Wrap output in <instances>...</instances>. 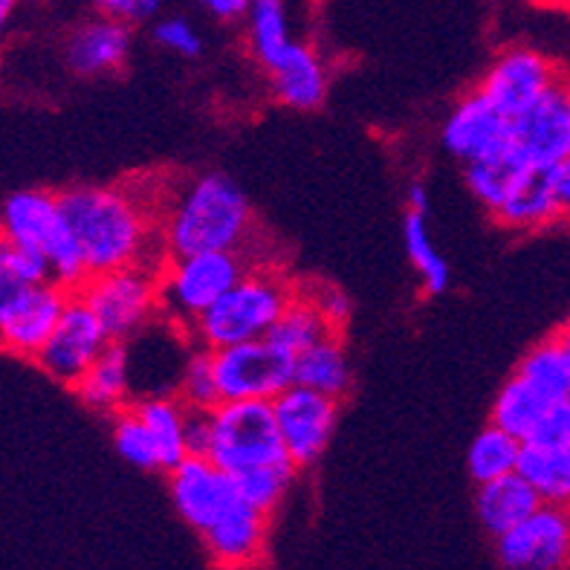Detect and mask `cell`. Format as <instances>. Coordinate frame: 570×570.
<instances>
[{"label":"cell","instance_id":"5bb4252c","mask_svg":"<svg viewBox=\"0 0 570 570\" xmlns=\"http://www.w3.org/2000/svg\"><path fill=\"white\" fill-rule=\"evenodd\" d=\"M72 289L56 282L32 284L0 313V351L21 360H36L43 342L56 331Z\"/></svg>","mask_w":570,"mask_h":570},{"label":"cell","instance_id":"d6a6232c","mask_svg":"<svg viewBox=\"0 0 570 570\" xmlns=\"http://www.w3.org/2000/svg\"><path fill=\"white\" fill-rule=\"evenodd\" d=\"M296 466L293 461L282 463H267V466H255V470L238 472L235 478V487H238L240 501H246L249 507L261 510V513L273 515L278 510L284 499H287L289 487L296 481Z\"/></svg>","mask_w":570,"mask_h":570},{"label":"cell","instance_id":"6da1fadb","mask_svg":"<svg viewBox=\"0 0 570 570\" xmlns=\"http://www.w3.org/2000/svg\"><path fill=\"white\" fill-rule=\"evenodd\" d=\"M58 197L90 275L125 267L157 269L166 261L159 238L163 206L154 209L139 191L125 186H76Z\"/></svg>","mask_w":570,"mask_h":570},{"label":"cell","instance_id":"7dc6e473","mask_svg":"<svg viewBox=\"0 0 570 570\" xmlns=\"http://www.w3.org/2000/svg\"><path fill=\"white\" fill-rule=\"evenodd\" d=\"M562 94H564V101H568V110H570V72H564V79H562Z\"/></svg>","mask_w":570,"mask_h":570},{"label":"cell","instance_id":"c3c4849f","mask_svg":"<svg viewBox=\"0 0 570 570\" xmlns=\"http://www.w3.org/2000/svg\"><path fill=\"white\" fill-rule=\"evenodd\" d=\"M568 9H570V7H568Z\"/></svg>","mask_w":570,"mask_h":570},{"label":"cell","instance_id":"44dd1931","mask_svg":"<svg viewBox=\"0 0 570 570\" xmlns=\"http://www.w3.org/2000/svg\"><path fill=\"white\" fill-rule=\"evenodd\" d=\"M76 397L96 414H119L130 405V351L128 342H110L105 354L72 385Z\"/></svg>","mask_w":570,"mask_h":570},{"label":"cell","instance_id":"60d3db41","mask_svg":"<svg viewBox=\"0 0 570 570\" xmlns=\"http://www.w3.org/2000/svg\"><path fill=\"white\" fill-rule=\"evenodd\" d=\"M553 188H557L559 217H562V224L570 226V157L553 168Z\"/></svg>","mask_w":570,"mask_h":570},{"label":"cell","instance_id":"3957f363","mask_svg":"<svg viewBox=\"0 0 570 570\" xmlns=\"http://www.w3.org/2000/svg\"><path fill=\"white\" fill-rule=\"evenodd\" d=\"M296 289L298 284L289 282L282 269L255 264L188 331L195 333L197 345L206 351L238 345V342L267 340V333L273 331L289 298L296 296Z\"/></svg>","mask_w":570,"mask_h":570},{"label":"cell","instance_id":"4fadbf2b","mask_svg":"<svg viewBox=\"0 0 570 570\" xmlns=\"http://www.w3.org/2000/svg\"><path fill=\"white\" fill-rule=\"evenodd\" d=\"M168 492L188 528L209 530L232 504H238V487L206 455H188L168 472Z\"/></svg>","mask_w":570,"mask_h":570},{"label":"cell","instance_id":"83f0119b","mask_svg":"<svg viewBox=\"0 0 570 570\" xmlns=\"http://www.w3.org/2000/svg\"><path fill=\"white\" fill-rule=\"evenodd\" d=\"M244 18L249 52L267 70V67L275 65V58L293 43L287 3L284 0H249V9H246Z\"/></svg>","mask_w":570,"mask_h":570},{"label":"cell","instance_id":"603a6c76","mask_svg":"<svg viewBox=\"0 0 570 570\" xmlns=\"http://www.w3.org/2000/svg\"><path fill=\"white\" fill-rule=\"evenodd\" d=\"M134 412L145 423L157 449L159 470L171 472L174 466L188 458V409L177 394H151L137 400Z\"/></svg>","mask_w":570,"mask_h":570},{"label":"cell","instance_id":"2e32d148","mask_svg":"<svg viewBox=\"0 0 570 570\" xmlns=\"http://www.w3.org/2000/svg\"><path fill=\"white\" fill-rule=\"evenodd\" d=\"M510 151L530 168H553L570 157V110L562 85L513 119Z\"/></svg>","mask_w":570,"mask_h":570},{"label":"cell","instance_id":"5b68a950","mask_svg":"<svg viewBox=\"0 0 570 570\" xmlns=\"http://www.w3.org/2000/svg\"><path fill=\"white\" fill-rule=\"evenodd\" d=\"M253 267L246 253L168 255L157 267L159 313L177 327H191Z\"/></svg>","mask_w":570,"mask_h":570},{"label":"cell","instance_id":"484cf974","mask_svg":"<svg viewBox=\"0 0 570 570\" xmlns=\"http://www.w3.org/2000/svg\"><path fill=\"white\" fill-rule=\"evenodd\" d=\"M327 333H336V331L327 325V318L322 316L316 302L307 296V289L298 287L296 296L289 298V304L284 307L278 322L273 325V331L267 333V340L273 342L278 351H284V354L296 360L302 351L316 345L318 340H325Z\"/></svg>","mask_w":570,"mask_h":570},{"label":"cell","instance_id":"74e56055","mask_svg":"<svg viewBox=\"0 0 570 570\" xmlns=\"http://www.w3.org/2000/svg\"><path fill=\"white\" fill-rule=\"evenodd\" d=\"M304 289H307V296L316 302L322 316L327 318V325H331L336 333H342V327L351 322V313H354L351 298H347L340 287H333V284H318V287H304Z\"/></svg>","mask_w":570,"mask_h":570},{"label":"cell","instance_id":"277c9868","mask_svg":"<svg viewBox=\"0 0 570 570\" xmlns=\"http://www.w3.org/2000/svg\"><path fill=\"white\" fill-rule=\"evenodd\" d=\"M0 238L23 244L47 258L50 278L67 289L87 282V264L67 224L61 197L43 188H23L0 203Z\"/></svg>","mask_w":570,"mask_h":570},{"label":"cell","instance_id":"4dcf8cb0","mask_svg":"<svg viewBox=\"0 0 570 570\" xmlns=\"http://www.w3.org/2000/svg\"><path fill=\"white\" fill-rule=\"evenodd\" d=\"M515 376H521L524 383L533 391H539L544 400H564L570 397V376L568 365H564V356L559 351L557 336L539 342L521 356Z\"/></svg>","mask_w":570,"mask_h":570},{"label":"cell","instance_id":"cb8c5ba5","mask_svg":"<svg viewBox=\"0 0 570 570\" xmlns=\"http://www.w3.org/2000/svg\"><path fill=\"white\" fill-rule=\"evenodd\" d=\"M293 380L304 389H313L342 403L354 389V371H351L340 333H327L325 340L302 351L293 360Z\"/></svg>","mask_w":570,"mask_h":570},{"label":"cell","instance_id":"8fae6325","mask_svg":"<svg viewBox=\"0 0 570 570\" xmlns=\"http://www.w3.org/2000/svg\"><path fill=\"white\" fill-rule=\"evenodd\" d=\"M108 345V331L101 327L94 311L72 293L65 313L58 318L56 331L50 333V340L43 342V347L38 351V356L32 362L50 380L72 389L87 374V368L105 354Z\"/></svg>","mask_w":570,"mask_h":570},{"label":"cell","instance_id":"7c38bea8","mask_svg":"<svg viewBox=\"0 0 570 570\" xmlns=\"http://www.w3.org/2000/svg\"><path fill=\"white\" fill-rule=\"evenodd\" d=\"M504 570H570V504H542L495 539Z\"/></svg>","mask_w":570,"mask_h":570},{"label":"cell","instance_id":"7a4b0ae2","mask_svg":"<svg viewBox=\"0 0 570 570\" xmlns=\"http://www.w3.org/2000/svg\"><path fill=\"white\" fill-rule=\"evenodd\" d=\"M258 220L244 188L220 171L191 177L159 215V238L168 255L246 253Z\"/></svg>","mask_w":570,"mask_h":570},{"label":"cell","instance_id":"f1b7e54d","mask_svg":"<svg viewBox=\"0 0 570 570\" xmlns=\"http://www.w3.org/2000/svg\"><path fill=\"white\" fill-rule=\"evenodd\" d=\"M553 403H557V400H553ZM548 405L550 400H544L539 391H533L521 376L513 374L504 385H501L499 394H495L490 423H495V426L504 429V432L515 434V438L524 443Z\"/></svg>","mask_w":570,"mask_h":570},{"label":"cell","instance_id":"836d02e7","mask_svg":"<svg viewBox=\"0 0 570 570\" xmlns=\"http://www.w3.org/2000/svg\"><path fill=\"white\" fill-rule=\"evenodd\" d=\"M191 412H209L215 409L217 400L215 374H212V351L197 345L183 362L180 376H177V391H174Z\"/></svg>","mask_w":570,"mask_h":570},{"label":"cell","instance_id":"f35d334b","mask_svg":"<svg viewBox=\"0 0 570 570\" xmlns=\"http://www.w3.org/2000/svg\"><path fill=\"white\" fill-rule=\"evenodd\" d=\"M94 7L105 18H116L125 23L148 21L159 12V0H94Z\"/></svg>","mask_w":570,"mask_h":570},{"label":"cell","instance_id":"7402d4cb","mask_svg":"<svg viewBox=\"0 0 570 570\" xmlns=\"http://www.w3.org/2000/svg\"><path fill=\"white\" fill-rule=\"evenodd\" d=\"M539 507H542L539 492L519 472H510V475H501L495 481L478 484L475 513L492 539H499L507 530H513L528 515H533Z\"/></svg>","mask_w":570,"mask_h":570},{"label":"cell","instance_id":"bcb514c9","mask_svg":"<svg viewBox=\"0 0 570 570\" xmlns=\"http://www.w3.org/2000/svg\"><path fill=\"white\" fill-rule=\"evenodd\" d=\"M535 3H542V7H559V9L570 7V0H535Z\"/></svg>","mask_w":570,"mask_h":570},{"label":"cell","instance_id":"52a82bcc","mask_svg":"<svg viewBox=\"0 0 570 570\" xmlns=\"http://www.w3.org/2000/svg\"><path fill=\"white\" fill-rule=\"evenodd\" d=\"M76 296L94 311L110 342H128L159 316L157 269L125 267L87 275Z\"/></svg>","mask_w":570,"mask_h":570},{"label":"cell","instance_id":"d590c367","mask_svg":"<svg viewBox=\"0 0 570 570\" xmlns=\"http://www.w3.org/2000/svg\"><path fill=\"white\" fill-rule=\"evenodd\" d=\"M154 41L163 50L183 58H197L203 52V38L186 18H163L154 23Z\"/></svg>","mask_w":570,"mask_h":570},{"label":"cell","instance_id":"e0dca14e","mask_svg":"<svg viewBox=\"0 0 570 570\" xmlns=\"http://www.w3.org/2000/svg\"><path fill=\"white\" fill-rule=\"evenodd\" d=\"M200 535L212 562L220 570L255 568L267 557L269 515L249 507L246 501H238Z\"/></svg>","mask_w":570,"mask_h":570},{"label":"cell","instance_id":"9a60e30c","mask_svg":"<svg viewBox=\"0 0 570 570\" xmlns=\"http://www.w3.org/2000/svg\"><path fill=\"white\" fill-rule=\"evenodd\" d=\"M510 128H513V119L501 114L475 87L472 94L461 96L455 108L449 110L441 139L443 148L466 166L475 159L504 154L510 148Z\"/></svg>","mask_w":570,"mask_h":570},{"label":"cell","instance_id":"ee69618b","mask_svg":"<svg viewBox=\"0 0 570 570\" xmlns=\"http://www.w3.org/2000/svg\"><path fill=\"white\" fill-rule=\"evenodd\" d=\"M553 336H557V342H559V351H562V356H564V365H568V376H570V318H568V322H564L562 327H559L557 333H553Z\"/></svg>","mask_w":570,"mask_h":570},{"label":"cell","instance_id":"8d00e7d4","mask_svg":"<svg viewBox=\"0 0 570 570\" xmlns=\"http://www.w3.org/2000/svg\"><path fill=\"white\" fill-rule=\"evenodd\" d=\"M524 443H542V446H570V397L550 403Z\"/></svg>","mask_w":570,"mask_h":570},{"label":"cell","instance_id":"30bf717a","mask_svg":"<svg viewBox=\"0 0 570 570\" xmlns=\"http://www.w3.org/2000/svg\"><path fill=\"white\" fill-rule=\"evenodd\" d=\"M273 412L284 452L296 470H307L325 455L340 420V400L293 383L273 400Z\"/></svg>","mask_w":570,"mask_h":570},{"label":"cell","instance_id":"b9f144b4","mask_svg":"<svg viewBox=\"0 0 570 570\" xmlns=\"http://www.w3.org/2000/svg\"><path fill=\"white\" fill-rule=\"evenodd\" d=\"M206 3V9H209L212 14H215L217 21H240L246 14V9H249V0H203Z\"/></svg>","mask_w":570,"mask_h":570},{"label":"cell","instance_id":"ffe728a7","mask_svg":"<svg viewBox=\"0 0 570 570\" xmlns=\"http://www.w3.org/2000/svg\"><path fill=\"white\" fill-rule=\"evenodd\" d=\"M130 41H134L130 23L99 14L96 21H87L79 29H72L65 50L67 65L72 72L87 76V79L108 76V72L125 67L130 56Z\"/></svg>","mask_w":570,"mask_h":570},{"label":"cell","instance_id":"ab89813d","mask_svg":"<svg viewBox=\"0 0 570 570\" xmlns=\"http://www.w3.org/2000/svg\"><path fill=\"white\" fill-rule=\"evenodd\" d=\"M209 446V412L188 414V455H206Z\"/></svg>","mask_w":570,"mask_h":570},{"label":"cell","instance_id":"ac0fdd59","mask_svg":"<svg viewBox=\"0 0 570 570\" xmlns=\"http://www.w3.org/2000/svg\"><path fill=\"white\" fill-rule=\"evenodd\" d=\"M495 224L510 232H542L562 224L559 217L557 188H553V171L548 168H524L504 195V200L490 212Z\"/></svg>","mask_w":570,"mask_h":570},{"label":"cell","instance_id":"7bdbcfd3","mask_svg":"<svg viewBox=\"0 0 570 570\" xmlns=\"http://www.w3.org/2000/svg\"><path fill=\"white\" fill-rule=\"evenodd\" d=\"M405 209L420 212V215H429V188L423 183H412L409 186V197H405Z\"/></svg>","mask_w":570,"mask_h":570},{"label":"cell","instance_id":"e575fe53","mask_svg":"<svg viewBox=\"0 0 570 570\" xmlns=\"http://www.w3.org/2000/svg\"><path fill=\"white\" fill-rule=\"evenodd\" d=\"M114 446L116 452L137 470H159L157 449H154L151 434L145 429V423L139 420V414L134 412V405L122 409L119 414H114Z\"/></svg>","mask_w":570,"mask_h":570},{"label":"cell","instance_id":"9c48e42d","mask_svg":"<svg viewBox=\"0 0 570 570\" xmlns=\"http://www.w3.org/2000/svg\"><path fill=\"white\" fill-rule=\"evenodd\" d=\"M564 79V70L544 56L542 50L528 47V43H513L504 47L487 67L484 79L478 90L495 105L504 116L515 119L519 114L535 105V101L557 90Z\"/></svg>","mask_w":570,"mask_h":570},{"label":"cell","instance_id":"ba28073f","mask_svg":"<svg viewBox=\"0 0 570 570\" xmlns=\"http://www.w3.org/2000/svg\"><path fill=\"white\" fill-rule=\"evenodd\" d=\"M212 374L220 403L235 400H269L273 403L293 380V356L269 340L238 342L212 351Z\"/></svg>","mask_w":570,"mask_h":570},{"label":"cell","instance_id":"d6986e66","mask_svg":"<svg viewBox=\"0 0 570 570\" xmlns=\"http://www.w3.org/2000/svg\"><path fill=\"white\" fill-rule=\"evenodd\" d=\"M278 105L289 110H316L327 99V67L311 43L293 41L275 65L267 67Z\"/></svg>","mask_w":570,"mask_h":570},{"label":"cell","instance_id":"f546056e","mask_svg":"<svg viewBox=\"0 0 570 570\" xmlns=\"http://www.w3.org/2000/svg\"><path fill=\"white\" fill-rule=\"evenodd\" d=\"M519 438L490 423V426L475 434V441L466 452V466H470V475L475 484H487V481H495V478L519 470Z\"/></svg>","mask_w":570,"mask_h":570},{"label":"cell","instance_id":"4316f807","mask_svg":"<svg viewBox=\"0 0 570 570\" xmlns=\"http://www.w3.org/2000/svg\"><path fill=\"white\" fill-rule=\"evenodd\" d=\"M403 244L405 255H409L414 273L420 278V289L426 296H443L449 289V282H452V269H449V261L434 246L432 229H429V215L405 209Z\"/></svg>","mask_w":570,"mask_h":570},{"label":"cell","instance_id":"f6af8a7d","mask_svg":"<svg viewBox=\"0 0 570 570\" xmlns=\"http://www.w3.org/2000/svg\"><path fill=\"white\" fill-rule=\"evenodd\" d=\"M14 7H18V0H0V36H3V29H7L9 18H12Z\"/></svg>","mask_w":570,"mask_h":570},{"label":"cell","instance_id":"1f68e13d","mask_svg":"<svg viewBox=\"0 0 570 570\" xmlns=\"http://www.w3.org/2000/svg\"><path fill=\"white\" fill-rule=\"evenodd\" d=\"M524 166L519 157H515L510 148L504 154H495V157H487V159H475V163H466L463 166V180H466V188L472 191L481 206L487 212H495L504 195L510 191V186L515 183Z\"/></svg>","mask_w":570,"mask_h":570},{"label":"cell","instance_id":"d4e9b609","mask_svg":"<svg viewBox=\"0 0 570 570\" xmlns=\"http://www.w3.org/2000/svg\"><path fill=\"white\" fill-rule=\"evenodd\" d=\"M519 472L542 504H570V446L521 443Z\"/></svg>","mask_w":570,"mask_h":570},{"label":"cell","instance_id":"8992f818","mask_svg":"<svg viewBox=\"0 0 570 570\" xmlns=\"http://www.w3.org/2000/svg\"><path fill=\"white\" fill-rule=\"evenodd\" d=\"M206 458L229 475L289 461L269 400H235L209 409Z\"/></svg>","mask_w":570,"mask_h":570}]
</instances>
